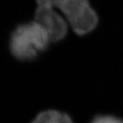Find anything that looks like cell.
Here are the masks:
<instances>
[{
  "mask_svg": "<svg viewBox=\"0 0 123 123\" xmlns=\"http://www.w3.org/2000/svg\"><path fill=\"white\" fill-rule=\"evenodd\" d=\"M50 42L45 29L33 21L15 28L10 36V50L19 61H31L48 48Z\"/></svg>",
  "mask_w": 123,
  "mask_h": 123,
  "instance_id": "cell-1",
  "label": "cell"
},
{
  "mask_svg": "<svg viewBox=\"0 0 123 123\" xmlns=\"http://www.w3.org/2000/svg\"><path fill=\"white\" fill-rule=\"evenodd\" d=\"M38 5L58 9L70 27L79 35L92 32L98 24V15L88 0H36Z\"/></svg>",
  "mask_w": 123,
  "mask_h": 123,
  "instance_id": "cell-2",
  "label": "cell"
},
{
  "mask_svg": "<svg viewBox=\"0 0 123 123\" xmlns=\"http://www.w3.org/2000/svg\"><path fill=\"white\" fill-rule=\"evenodd\" d=\"M34 21L40 24L48 33L51 42L62 40L67 35L68 21L64 16L48 5H38Z\"/></svg>",
  "mask_w": 123,
  "mask_h": 123,
  "instance_id": "cell-3",
  "label": "cell"
},
{
  "mask_svg": "<svg viewBox=\"0 0 123 123\" xmlns=\"http://www.w3.org/2000/svg\"><path fill=\"white\" fill-rule=\"evenodd\" d=\"M30 123H74L68 115L55 110L41 111Z\"/></svg>",
  "mask_w": 123,
  "mask_h": 123,
  "instance_id": "cell-4",
  "label": "cell"
},
{
  "mask_svg": "<svg viewBox=\"0 0 123 123\" xmlns=\"http://www.w3.org/2000/svg\"><path fill=\"white\" fill-rule=\"evenodd\" d=\"M92 123H123L121 120L118 118L109 116V115H103V116H98L95 118Z\"/></svg>",
  "mask_w": 123,
  "mask_h": 123,
  "instance_id": "cell-5",
  "label": "cell"
}]
</instances>
